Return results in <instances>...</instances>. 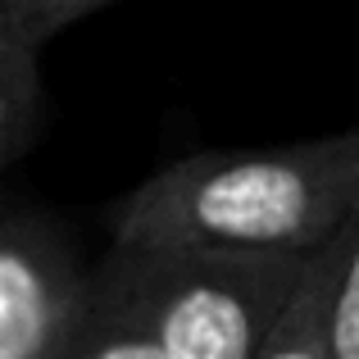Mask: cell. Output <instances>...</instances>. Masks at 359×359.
Here are the masks:
<instances>
[{
    "mask_svg": "<svg viewBox=\"0 0 359 359\" xmlns=\"http://www.w3.org/2000/svg\"><path fill=\"white\" fill-rule=\"evenodd\" d=\"M355 219L359 128L173 159L118 201L114 245L314 259Z\"/></svg>",
    "mask_w": 359,
    "mask_h": 359,
    "instance_id": "1",
    "label": "cell"
},
{
    "mask_svg": "<svg viewBox=\"0 0 359 359\" xmlns=\"http://www.w3.org/2000/svg\"><path fill=\"white\" fill-rule=\"evenodd\" d=\"M96 269L41 210L0 219V359H73L91 318Z\"/></svg>",
    "mask_w": 359,
    "mask_h": 359,
    "instance_id": "2",
    "label": "cell"
},
{
    "mask_svg": "<svg viewBox=\"0 0 359 359\" xmlns=\"http://www.w3.org/2000/svg\"><path fill=\"white\" fill-rule=\"evenodd\" d=\"M46 128L41 41L0 14V164H18Z\"/></svg>",
    "mask_w": 359,
    "mask_h": 359,
    "instance_id": "3",
    "label": "cell"
},
{
    "mask_svg": "<svg viewBox=\"0 0 359 359\" xmlns=\"http://www.w3.org/2000/svg\"><path fill=\"white\" fill-rule=\"evenodd\" d=\"M332 250V245H327ZM327 250L314 259L300 296L291 300V309L282 314V323L273 327L269 346L259 351V359H332L327 346Z\"/></svg>",
    "mask_w": 359,
    "mask_h": 359,
    "instance_id": "4",
    "label": "cell"
},
{
    "mask_svg": "<svg viewBox=\"0 0 359 359\" xmlns=\"http://www.w3.org/2000/svg\"><path fill=\"white\" fill-rule=\"evenodd\" d=\"M327 346L332 359H359V219L327 250Z\"/></svg>",
    "mask_w": 359,
    "mask_h": 359,
    "instance_id": "5",
    "label": "cell"
},
{
    "mask_svg": "<svg viewBox=\"0 0 359 359\" xmlns=\"http://www.w3.org/2000/svg\"><path fill=\"white\" fill-rule=\"evenodd\" d=\"M114 5V0H0V14H9L14 23H23L36 41H50L55 32H64L69 23L96 14V9Z\"/></svg>",
    "mask_w": 359,
    "mask_h": 359,
    "instance_id": "6",
    "label": "cell"
}]
</instances>
